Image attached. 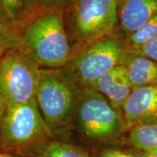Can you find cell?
Masks as SVG:
<instances>
[{
  "label": "cell",
  "mask_w": 157,
  "mask_h": 157,
  "mask_svg": "<svg viewBox=\"0 0 157 157\" xmlns=\"http://www.w3.org/2000/svg\"><path fill=\"white\" fill-rule=\"evenodd\" d=\"M129 52L126 39L113 33L78 48L65 70L78 85L88 87L116 66Z\"/></svg>",
  "instance_id": "3"
},
{
  "label": "cell",
  "mask_w": 157,
  "mask_h": 157,
  "mask_svg": "<svg viewBox=\"0 0 157 157\" xmlns=\"http://www.w3.org/2000/svg\"><path fill=\"white\" fill-rule=\"evenodd\" d=\"M79 88L65 69L41 68L35 100L50 134L63 131L69 125Z\"/></svg>",
  "instance_id": "2"
},
{
  "label": "cell",
  "mask_w": 157,
  "mask_h": 157,
  "mask_svg": "<svg viewBox=\"0 0 157 157\" xmlns=\"http://www.w3.org/2000/svg\"><path fill=\"white\" fill-rule=\"evenodd\" d=\"M38 157H90L78 147L67 143L51 141L42 147Z\"/></svg>",
  "instance_id": "14"
},
{
  "label": "cell",
  "mask_w": 157,
  "mask_h": 157,
  "mask_svg": "<svg viewBox=\"0 0 157 157\" xmlns=\"http://www.w3.org/2000/svg\"><path fill=\"white\" fill-rule=\"evenodd\" d=\"M50 134L36 100L24 104L7 103L0 139L5 147H23Z\"/></svg>",
  "instance_id": "7"
},
{
  "label": "cell",
  "mask_w": 157,
  "mask_h": 157,
  "mask_svg": "<svg viewBox=\"0 0 157 157\" xmlns=\"http://www.w3.org/2000/svg\"><path fill=\"white\" fill-rule=\"evenodd\" d=\"M74 0H31V5L40 10H61L68 7Z\"/></svg>",
  "instance_id": "17"
},
{
  "label": "cell",
  "mask_w": 157,
  "mask_h": 157,
  "mask_svg": "<svg viewBox=\"0 0 157 157\" xmlns=\"http://www.w3.org/2000/svg\"><path fill=\"white\" fill-rule=\"evenodd\" d=\"M6 105H7V103H6L5 98L0 92V135H1L2 124L4 116H5L6 110Z\"/></svg>",
  "instance_id": "20"
},
{
  "label": "cell",
  "mask_w": 157,
  "mask_h": 157,
  "mask_svg": "<svg viewBox=\"0 0 157 157\" xmlns=\"http://www.w3.org/2000/svg\"><path fill=\"white\" fill-rule=\"evenodd\" d=\"M7 15L15 23L26 13L31 5V0H0Z\"/></svg>",
  "instance_id": "16"
},
{
  "label": "cell",
  "mask_w": 157,
  "mask_h": 157,
  "mask_svg": "<svg viewBox=\"0 0 157 157\" xmlns=\"http://www.w3.org/2000/svg\"><path fill=\"white\" fill-rule=\"evenodd\" d=\"M157 14V0H118V17L127 36Z\"/></svg>",
  "instance_id": "10"
},
{
  "label": "cell",
  "mask_w": 157,
  "mask_h": 157,
  "mask_svg": "<svg viewBox=\"0 0 157 157\" xmlns=\"http://www.w3.org/2000/svg\"><path fill=\"white\" fill-rule=\"evenodd\" d=\"M19 35L15 23L10 18L5 7L0 2V60L7 52L18 48Z\"/></svg>",
  "instance_id": "13"
},
{
  "label": "cell",
  "mask_w": 157,
  "mask_h": 157,
  "mask_svg": "<svg viewBox=\"0 0 157 157\" xmlns=\"http://www.w3.org/2000/svg\"><path fill=\"white\" fill-rule=\"evenodd\" d=\"M125 129L157 123V83L135 88L121 109Z\"/></svg>",
  "instance_id": "8"
},
{
  "label": "cell",
  "mask_w": 157,
  "mask_h": 157,
  "mask_svg": "<svg viewBox=\"0 0 157 157\" xmlns=\"http://www.w3.org/2000/svg\"><path fill=\"white\" fill-rule=\"evenodd\" d=\"M127 140L140 151L157 153V123L141 124L132 127Z\"/></svg>",
  "instance_id": "12"
},
{
  "label": "cell",
  "mask_w": 157,
  "mask_h": 157,
  "mask_svg": "<svg viewBox=\"0 0 157 157\" xmlns=\"http://www.w3.org/2000/svg\"><path fill=\"white\" fill-rule=\"evenodd\" d=\"M136 156L137 157H157V153L140 151L137 153Z\"/></svg>",
  "instance_id": "21"
},
{
  "label": "cell",
  "mask_w": 157,
  "mask_h": 157,
  "mask_svg": "<svg viewBox=\"0 0 157 157\" xmlns=\"http://www.w3.org/2000/svg\"><path fill=\"white\" fill-rule=\"evenodd\" d=\"M101 157H137L136 155L115 149H107L101 153Z\"/></svg>",
  "instance_id": "19"
},
{
  "label": "cell",
  "mask_w": 157,
  "mask_h": 157,
  "mask_svg": "<svg viewBox=\"0 0 157 157\" xmlns=\"http://www.w3.org/2000/svg\"><path fill=\"white\" fill-rule=\"evenodd\" d=\"M88 87L102 94L113 108L121 111L133 90L123 65L116 66Z\"/></svg>",
  "instance_id": "9"
},
{
  "label": "cell",
  "mask_w": 157,
  "mask_h": 157,
  "mask_svg": "<svg viewBox=\"0 0 157 157\" xmlns=\"http://www.w3.org/2000/svg\"><path fill=\"white\" fill-rule=\"evenodd\" d=\"M117 1H118V0H117Z\"/></svg>",
  "instance_id": "23"
},
{
  "label": "cell",
  "mask_w": 157,
  "mask_h": 157,
  "mask_svg": "<svg viewBox=\"0 0 157 157\" xmlns=\"http://www.w3.org/2000/svg\"><path fill=\"white\" fill-rule=\"evenodd\" d=\"M66 10L78 48L112 34L119 22L117 0H74Z\"/></svg>",
  "instance_id": "5"
},
{
  "label": "cell",
  "mask_w": 157,
  "mask_h": 157,
  "mask_svg": "<svg viewBox=\"0 0 157 157\" xmlns=\"http://www.w3.org/2000/svg\"><path fill=\"white\" fill-rule=\"evenodd\" d=\"M74 117L80 132L92 140L111 138L125 129L122 112L89 87L79 88Z\"/></svg>",
  "instance_id": "4"
},
{
  "label": "cell",
  "mask_w": 157,
  "mask_h": 157,
  "mask_svg": "<svg viewBox=\"0 0 157 157\" xmlns=\"http://www.w3.org/2000/svg\"><path fill=\"white\" fill-rule=\"evenodd\" d=\"M156 36H157V14L136 31L127 36L126 42L129 51L139 48Z\"/></svg>",
  "instance_id": "15"
},
{
  "label": "cell",
  "mask_w": 157,
  "mask_h": 157,
  "mask_svg": "<svg viewBox=\"0 0 157 157\" xmlns=\"http://www.w3.org/2000/svg\"><path fill=\"white\" fill-rule=\"evenodd\" d=\"M17 48L44 68L65 67L73 50L65 27L63 10H40L19 36Z\"/></svg>",
  "instance_id": "1"
},
{
  "label": "cell",
  "mask_w": 157,
  "mask_h": 157,
  "mask_svg": "<svg viewBox=\"0 0 157 157\" xmlns=\"http://www.w3.org/2000/svg\"><path fill=\"white\" fill-rule=\"evenodd\" d=\"M0 157H11V156H8V155H7V154H1V153H0Z\"/></svg>",
  "instance_id": "22"
},
{
  "label": "cell",
  "mask_w": 157,
  "mask_h": 157,
  "mask_svg": "<svg viewBox=\"0 0 157 157\" xmlns=\"http://www.w3.org/2000/svg\"><path fill=\"white\" fill-rule=\"evenodd\" d=\"M132 89L157 83V62L140 55L128 52L124 60Z\"/></svg>",
  "instance_id": "11"
},
{
  "label": "cell",
  "mask_w": 157,
  "mask_h": 157,
  "mask_svg": "<svg viewBox=\"0 0 157 157\" xmlns=\"http://www.w3.org/2000/svg\"><path fill=\"white\" fill-rule=\"evenodd\" d=\"M129 52L146 57L157 62V36L145 42L139 48L129 50Z\"/></svg>",
  "instance_id": "18"
},
{
  "label": "cell",
  "mask_w": 157,
  "mask_h": 157,
  "mask_svg": "<svg viewBox=\"0 0 157 157\" xmlns=\"http://www.w3.org/2000/svg\"><path fill=\"white\" fill-rule=\"evenodd\" d=\"M41 68L19 48L6 52L0 60V92L6 103L24 104L35 100Z\"/></svg>",
  "instance_id": "6"
}]
</instances>
